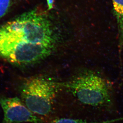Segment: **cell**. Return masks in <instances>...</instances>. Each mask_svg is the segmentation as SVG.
I'll use <instances>...</instances> for the list:
<instances>
[{
    "label": "cell",
    "instance_id": "cell-3",
    "mask_svg": "<svg viewBox=\"0 0 123 123\" xmlns=\"http://www.w3.org/2000/svg\"><path fill=\"white\" fill-rule=\"evenodd\" d=\"M62 88V82L41 75L25 80L19 91L22 101L32 112L47 116L51 112L55 98Z\"/></svg>",
    "mask_w": 123,
    "mask_h": 123
},
{
    "label": "cell",
    "instance_id": "cell-7",
    "mask_svg": "<svg viewBox=\"0 0 123 123\" xmlns=\"http://www.w3.org/2000/svg\"><path fill=\"white\" fill-rule=\"evenodd\" d=\"M11 0H0V18L6 14L11 5Z\"/></svg>",
    "mask_w": 123,
    "mask_h": 123
},
{
    "label": "cell",
    "instance_id": "cell-4",
    "mask_svg": "<svg viewBox=\"0 0 123 123\" xmlns=\"http://www.w3.org/2000/svg\"><path fill=\"white\" fill-rule=\"evenodd\" d=\"M0 106L4 114L2 123H42L43 120L17 97H0Z\"/></svg>",
    "mask_w": 123,
    "mask_h": 123
},
{
    "label": "cell",
    "instance_id": "cell-1",
    "mask_svg": "<svg viewBox=\"0 0 123 123\" xmlns=\"http://www.w3.org/2000/svg\"><path fill=\"white\" fill-rule=\"evenodd\" d=\"M50 19L34 10L0 26V57L18 66L36 63L48 57L56 37Z\"/></svg>",
    "mask_w": 123,
    "mask_h": 123
},
{
    "label": "cell",
    "instance_id": "cell-5",
    "mask_svg": "<svg viewBox=\"0 0 123 123\" xmlns=\"http://www.w3.org/2000/svg\"><path fill=\"white\" fill-rule=\"evenodd\" d=\"M114 14L117 24L120 57L123 51V0H112Z\"/></svg>",
    "mask_w": 123,
    "mask_h": 123
},
{
    "label": "cell",
    "instance_id": "cell-6",
    "mask_svg": "<svg viewBox=\"0 0 123 123\" xmlns=\"http://www.w3.org/2000/svg\"><path fill=\"white\" fill-rule=\"evenodd\" d=\"M120 121H123V117L113 119H110V120H105V121L93 122H88L83 120L76 119L62 118L57 119L47 123H113Z\"/></svg>",
    "mask_w": 123,
    "mask_h": 123
},
{
    "label": "cell",
    "instance_id": "cell-2",
    "mask_svg": "<svg viewBox=\"0 0 123 123\" xmlns=\"http://www.w3.org/2000/svg\"><path fill=\"white\" fill-rule=\"evenodd\" d=\"M65 88L83 105L97 108H108L113 103L111 85L94 71L84 70L62 82Z\"/></svg>",
    "mask_w": 123,
    "mask_h": 123
},
{
    "label": "cell",
    "instance_id": "cell-8",
    "mask_svg": "<svg viewBox=\"0 0 123 123\" xmlns=\"http://www.w3.org/2000/svg\"><path fill=\"white\" fill-rule=\"evenodd\" d=\"M46 0L48 7V9H51L54 6V4L55 0Z\"/></svg>",
    "mask_w": 123,
    "mask_h": 123
}]
</instances>
